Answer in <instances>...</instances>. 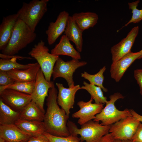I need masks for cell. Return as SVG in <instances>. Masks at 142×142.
Returning <instances> with one entry per match:
<instances>
[{
    "mask_svg": "<svg viewBox=\"0 0 142 142\" xmlns=\"http://www.w3.org/2000/svg\"><path fill=\"white\" fill-rule=\"evenodd\" d=\"M15 124L32 137L44 134L46 132L43 121L19 119Z\"/></svg>",
    "mask_w": 142,
    "mask_h": 142,
    "instance_id": "cell-20",
    "label": "cell"
},
{
    "mask_svg": "<svg viewBox=\"0 0 142 142\" xmlns=\"http://www.w3.org/2000/svg\"><path fill=\"white\" fill-rule=\"evenodd\" d=\"M0 57L1 59H9L13 58H16L17 59L19 60H22L23 59H34L33 58L30 57H24L18 55H5L2 53L0 54Z\"/></svg>",
    "mask_w": 142,
    "mask_h": 142,
    "instance_id": "cell-35",
    "label": "cell"
},
{
    "mask_svg": "<svg viewBox=\"0 0 142 142\" xmlns=\"http://www.w3.org/2000/svg\"><path fill=\"white\" fill-rule=\"evenodd\" d=\"M0 100L13 110L19 112L32 99L30 95L6 89L0 91Z\"/></svg>",
    "mask_w": 142,
    "mask_h": 142,
    "instance_id": "cell-9",
    "label": "cell"
},
{
    "mask_svg": "<svg viewBox=\"0 0 142 142\" xmlns=\"http://www.w3.org/2000/svg\"><path fill=\"white\" fill-rule=\"evenodd\" d=\"M83 84L84 85L81 87V89H85L91 95V98L94 100L95 103H106L107 101V98L104 96L102 89L100 87L85 81L83 82Z\"/></svg>",
    "mask_w": 142,
    "mask_h": 142,
    "instance_id": "cell-25",
    "label": "cell"
},
{
    "mask_svg": "<svg viewBox=\"0 0 142 142\" xmlns=\"http://www.w3.org/2000/svg\"><path fill=\"white\" fill-rule=\"evenodd\" d=\"M53 81H47L40 69L37 74L34 88L31 95L32 100L34 101L44 113V103L45 99L48 95L49 89L54 85Z\"/></svg>",
    "mask_w": 142,
    "mask_h": 142,
    "instance_id": "cell-10",
    "label": "cell"
},
{
    "mask_svg": "<svg viewBox=\"0 0 142 142\" xmlns=\"http://www.w3.org/2000/svg\"><path fill=\"white\" fill-rule=\"evenodd\" d=\"M140 1L138 0L128 3L129 9L132 11V16L130 20L122 28L131 23H138L142 20V9H139L137 8Z\"/></svg>",
    "mask_w": 142,
    "mask_h": 142,
    "instance_id": "cell-29",
    "label": "cell"
},
{
    "mask_svg": "<svg viewBox=\"0 0 142 142\" xmlns=\"http://www.w3.org/2000/svg\"><path fill=\"white\" fill-rule=\"evenodd\" d=\"M115 142H136L133 141L131 140H122L115 139Z\"/></svg>",
    "mask_w": 142,
    "mask_h": 142,
    "instance_id": "cell-38",
    "label": "cell"
},
{
    "mask_svg": "<svg viewBox=\"0 0 142 142\" xmlns=\"http://www.w3.org/2000/svg\"><path fill=\"white\" fill-rule=\"evenodd\" d=\"M0 142H6V141L4 139L0 138Z\"/></svg>",
    "mask_w": 142,
    "mask_h": 142,
    "instance_id": "cell-39",
    "label": "cell"
},
{
    "mask_svg": "<svg viewBox=\"0 0 142 142\" xmlns=\"http://www.w3.org/2000/svg\"><path fill=\"white\" fill-rule=\"evenodd\" d=\"M49 49L41 40L35 45L28 54L37 61L46 79L51 81L54 67L59 57L49 53Z\"/></svg>",
    "mask_w": 142,
    "mask_h": 142,
    "instance_id": "cell-6",
    "label": "cell"
},
{
    "mask_svg": "<svg viewBox=\"0 0 142 142\" xmlns=\"http://www.w3.org/2000/svg\"><path fill=\"white\" fill-rule=\"evenodd\" d=\"M58 93L54 85L49 90L43 122L47 133L56 136L66 137L70 134L67 126L69 118L65 111L58 106Z\"/></svg>",
    "mask_w": 142,
    "mask_h": 142,
    "instance_id": "cell-1",
    "label": "cell"
},
{
    "mask_svg": "<svg viewBox=\"0 0 142 142\" xmlns=\"http://www.w3.org/2000/svg\"><path fill=\"white\" fill-rule=\"evenodd\" d=\"M141 54V56L140 57L139 59L142 58V49L139 51Z\"/></svg>",
    "mask_w": 142,
    "mask_h": 142,
    "instance_id": "cell-40",
    "label": "cell"
},
{
    "mask_svg": "<svg viewBox=\"0 0 142 142\" xmlns=\"http://www.w3.org/2000/svg\"><path fill=\"white\" fill-rule=\"evenodd\" d=\"M72 17L78 26L83 32L94 27L97 23L99 18L96 13L89 11L75 13Z\"/></svg>",
    "mask_w": 142,
    "mask_h": 142,
    "instance_id": "cell-22",
    "label": "cell"
},
{
    "mask_svg": "<svg viewBox=\"0 0 142 142\" xmlns=\"http://www.w3.org/2000/svg\"><path fill=\"white\" fill-rule=\"evenodd\" d=\"M134 77L139 87L140 93L142 96V69L134 70Z\"/></svg>",
    "mask_w": 142,
    "mask_h": 142,
    "instance_id": "cell-32",
    "label": "cell"
},
{
    "mask_svg": "<svg viewBox=\"0 0 142 142\" xmlns=\"http://www.w3.org/2000/svg\"><path fill=\"white\" fill-rule=\"evenodd\" d=\"M115 139L110 133L104 136L99 142H115Z\"/></svg>",
    "mask_w": 142,
    "mask_h": 142,
    "instance_id": "cell-36",
    "label": "cell"
},
{
    "mask_svg": "<svg viewBox=\"0 0 142 142\" xmlns=\"http://www.w3.org/2000/svg\"><path fill=\"white\" fill-rule=\"evenodd\" d=\"M140 123L133 116H129L111 125L109 133L115 139L131 140Z\"/></svg>",
    "mask_w": 142,
    "mask_h": 142,
    "instance_id": "cell-8",
    "label": "cell"
},
{
    "mask_svg": "<svg viewBox=\"0 0 142 142\" xmlns=\"http://www.w3.org/2000/svg\"><path fill=\"white\" fill-rule=\"evenodd\" d=\"M139 31L138 26L134 27L125 38L111 48L112 63L116 62L131 51Z\"/></svg>",
    "mask_w": 142,
    "mask_h": 142,
    "instance_id": "cell-12",
    "label": "cell"
},
{
    "mask_svg": "<svg viewBox=\"0 0 142 142\" xmlns=\"http://www.w3.org/2000/svg\"><path fill=\"white\" fill-rule=\"evenodd\" d=\"M56 85L58 90L57 103L65 111L69 118L70 110L73 108L75 94L78 90L81 89V87L79 85H76L72 87L66 88L63 84L59 83H57Z\"/></svg>",
    "mask_w": 142,
    "mask_h": 142,
    "instance_id": "cell-13",
    "label": "cell"
},
{
    "mask_svg": "<svg viewBox=\"0 0 142 142\" xmlns=\"http://www.w3.org/2000/svg\"><path fill=\"white\" fill-rule=\"evenodd\" d=\"M106 69V67L104 66L100 69L98 73L94 74H91L84 72L81 74V76L88 80L90 84L99 87L104 92H106L108 89L103 85L104 78L103 73Z\"/></svg>",
    "mask_w": 142,
    "mask_h": 142,
    "instance_id": "cell-28",
    "label": "cell"
},
{
    "mask_svg": "<svg viewBox=\"0 0 142 142\" xmlns=\"http://www.w3.org/2000/svg\"></svg>",
    "mask_w": 142,
    "mask_h": 142,
    "instance_id": "cell-41",
    "label": "cell"
},
{
    "mask_svg": "<svg viewBox=\"0 0 142 142\" xmlns=\"http://www.w3.org/2000/svg\"><path fill=\"white\" fill-rule=\"evenodd\" d=\"M21 142H50L44 134L32 136L27 141Z\"/></svg>",
    "mask_w": 142,
    "mask_h": 142,
    "instance_id": "cell-34",
    "label": "cell"
},
{
    "mask_svg": "<svg viewBox=\"0 0 142 142\" xmlns=\"http://www.w3.org/2000/svg\"><path fill=\"white\" fill-rule=\"evenodd\" d=\"M69 16L68 12L65 11H62L59 13L55 22L49 23L48 29L45 31L47 42L49 45L54 43L64 32Z\"/></svg>",
    "mask_w": 142,
    "mask_h": 142,
    "instance_id": "cell-15",
    "label": "cell"
},
{
    "mask_svg": "<svg viewBox=\"0 0 142 142\" xmlns=\"http://www.w3.org/2000/svg\"><path fill=\"white\" fill-rule=\"evenodd\" d=\"M51 53L58 56L66 55L78 60L81 58L79 52L74 48L64 34L61 37L59 43L51 50Z\"/></svg>",
    "mask_w": 142,
    "mask_h": 142,
    "instance_id": "cell-19",
    "label": "cell"
},
{
    "mask_svg": "<svg viewBox=\"0 0 142 142\" xmlns=\"http://www.w3.org/2000/svg\"><path fill=\"white\" fill-rule=\"evenodd\" d=\"M35 84V80L28 82H15L7 86H0V91L5 89H10L31 95L33 92Z\"/></svg>",
    "mask_w": 142,
    "mask_h": 142,
    "instance_id": "cell-27",
    "label": "cell"
},
{
    "mask_svg": "<svg viewBox=\"0 0 142 142\" xmlns=\"http://www.w3.org/2000/svg\"><path fill=\"white\" fill-rule=\"evenodd\" d=\"M15 82L8 74L7 72L0 70V86L5 87Z\"/></svg>",
    "mask_w": 142,
    "mask_h": 142,
    "instance_id": "cell-31",
    "label": "cell"
},
{
    "mask_svg": "<svg viewBox=\"0 0 142 142\" xmlns=\"http://www.w3.org/2000/svg\"><path fill=\"white\" fill-rule=\"evenodd\" d=\"M19 119L43 121L44 114L36 103L32 100L20 111Z\"/></svg>",
    "mask_w": 142,
    "mask_h": 142,
    "instance_id": "cell-23",
    "label": "cell"
},
{
    "mask_svg": "<svg viewBox=\"0 0 142 142\" xmlns=\"http://www.w3.org/2000/svg\"><path fill=\"white\" fill-rule=\"evenodd\" d=\"M92 120L81 125L79 129L73 122L68 120L67 126L70 133L80 136L81 142H99L102 138L109 133L110 125L104 126Z\"/></svg>",
    "mask_w": 142,
    "mask_h": 142,
    "instance_id": "cell-3",
    "label": "cell"
},
{
    "mask_svg": "<svg viewBox=\"0 0 142 142\" xmlns=\"http://www.w3.org/2000/svg\"><path fill=\"white\" fill-rule=\"evenodd\" d=\"M141 56L140 51H131L116 62L112 63L110 68L111 77L116 82L119 81L125 72L131 65Z\"/></svg>",
    "mask_w": 142,
    "mask_h": 142,
    "instance_id": "cell-14",
    "label": "cell"
},
{
    "mask_svg": "<svg viewBox=\"0 0 142 142\" xmlns=\"http://www.w3.org/2000/svg\"><path fill=\"white\" fill-rule=\"evenodd\" d=\"M130 110L132 115L136 118L140 122H142V115L138 114L132 109H130Z\"/></svg>",
    "mask_w": 142,
    "mask_h": 142,
    "instance_id": "cell-37",
    "label": "cell"
},
{
    "mask_svg": "<svg viewBox=\"0 0 142 142\" xmlns=\"http://www.w3.org/2000/svg\"><path fill=\"white\" fill-rule=\"evenodd\" d=\"M124 97L119 92L115 93L109 96L110 100L106 103L105 107L95 116L93 120L99 122L104 126H109L127 117L131 116L130 110L126 109L120 110L116 108L115 103L119 99Z\"/></svg>",
    "mask_w": 142,
    "mask_h": 142,
    "instance_id": "cell-5",
    "label": "cell"
},
{
    "mask_svg": "<svg viewBox=\"0 0 142 142\" xmlns=\"http://www.w3.org/2000/svg\"><path fill=\"white\" fill-rule=\"evenodd\" d=\"M18 19L17 13L3 17L0 25V50L1 51L8 44Z\"/></svg>",
    "mask_w": 142,
    "mask_h": 142,
    "instance_id": "cell-17",
    "label": "cell"
},
{
    "mask_svg": "<svg viewBox=\"0 0 142 142\" xmlns=\"http://www.w3.org/2000/svg\"><path fill=\"white\" fill-rule=\"evenodd\" d=\"M37 34L23 21L18 18L10 39L6 46L1 50L6 55H15L35 39Z\"/></svg>",
    "mask_w": 142,
    "mask_h": 142,
    "instance_id": "cell-2",
    "label": "cell"
},
{
    "mask_svg": "<svg viewBox=\"0 0 142 142\" xmlns=\"http://www.w3.org/2000/svg\"><path fill=\"white\" fill-rule=\"evenodd\" d=\"M49 0H32L29 3L23 2L17 13L18 18L23 21L32 31L47 11Z\"/></svg>",
    "mask_w": 142,
    "mask_h": 142,
    "instance_id": "cell-4",
    "label": "cell"
},
{
    "mask_svg": "<svg viewBox=\"0 0 142 142\" xmlns=\"http://www.w3.org/2000/svg\"><path fill=\"white\" fill-rule=\"evenodd\" d=\"M19 118V112L13 110L0 100V125L15 124Z\"/></svg>",
    "mask_w": 142,
    "mask_h": 142,
    "instance_id": "cell-24",
    "label": "cell"
},
{
    "mask_svg": "<svg viewBox=\"0 0 142 142\" xmlns=\"http://www.w3.org/2000/svg\"><path fill=\"white\" fill-rule=\"evenodd\" d=\"M44 134L50 142H80L79 138L77 135L70 133L66 137H59L53 135L47 132Z\"/></svg>",
    "mask_w": 142,
    "mask_h": 142,
    "instance_id": "cell-30",
    "label": "cell"
},
{
    "mask_svg": "<svg viewBox=\"0 0 142 142\" xmlns=\"http://www.w3.org/2000/svg\"><path fill=\"white\" fill-rule=\"evenodd\" d=\"M93 100L91 98L87 102L79 101L77 105L80 108L78 111L72 115L73 118H79L78 123L82 125L95 118L96 115L99 113L104 107L102 104L93 103Z\"/></svg>",
    "mask_w": 142,
    "mask_h": 142,
    "instance_id": "cell-11",
    "label": "cell"
},
{
    "mask_svg": "<svg viewBox=\"0 0 142 142\" xmlns=\"http://www.w3.org/2000/svg\"><path fill=\"white\" fill-rule=\"evenodd\" d=\"M83 31L78 26L72 16H69L64 32L68 39L75 44L77 50L81 52L82 50Z\"/></svg>",
    "mask_w": 142,
    "mask_h": 142,
    "instance_id": "cell-18",
    "label": "cell"
},
{
    "mask_svg": "<svg viewBox=\"0 0 142 142\" xmlns=\"http://www.w3.org/2000/svg\"><path fill=\"white\" fill-rule=\"evenodd\" d=\"M15 124L0 125V138L7 142H21L31 137Z\"/></svg>",
    "mask_w": 142,
    "mask_h": 142,
    "instance_id": "cell-16",
    "label": "cell"
},
{
    "mask_svg": "<svg viewBox=\"0 0 142 142\" xmlns=\"http://www.w3.org/2000/svg\"><path fill=\"white\" fill-rule=\"evenodd\" d=\"M40 69L37 62L29 68L24 70L14 69L7 71L8 75L15 82H28L35 80Z\"/></svg>",
    "mask_w": 142,
    "mask_h": 142,
    "instance_id": "cell-21",
    "label": "cell"
},
{
    "mask_svg": "<svg viewBox=\"0 0 142 142\" xmlns=\"http://www.w3.org/2000/svg\"><path fill=\"white\" fill-rule=\"evenodd\" d=\"M131 140L136 142H142V124L141 123L138 125Z\"/></svg>",
    "mask_w": 142,
    "mask_h": 142,
    "instance_id": "cell-33",
    "label": "cell"
},
{
    "mask_svg": "<svg viewBox=\"0 0 142 142\" xmlns=\"http://www.w3.org/2000/svg\"><path fill=\"white\" fill-rule=\"evenodd\" d=\"M73 59L65 62L59 57L53 68L52 75L54 80L57 78L62 77L67 81L69 87L74 86V83L73 75L75 70L78 68L85 65L87 63L84 61Z\"/></svg>",
    "mask_w": 142,
    "mask_h": 142,
    "instance_id": "cell-7",
    "label": "cell"
},
{
    "mask_svg": "<svg viewBox=\"0 0 142 142\" xmlns=\"http://www.w3.org/2000/svg\"><path fill=\"white\" fill-rule=\"evenodd\" d=\"M17 59L13 58L9 59H0V70L8 71L14 69L24 70L35 65L36 63L22 64L17 62Z\"/></svg>",
    "mask_w": 142,
    "mask_h": 142,
    "instance_id": "cell-26",
    "label": "cell"
}]
</instances>
